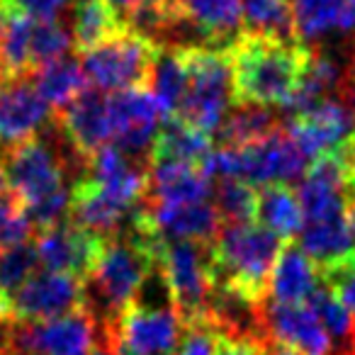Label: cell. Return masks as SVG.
<instances>
[{"mask_svg":"<svg viewBox=\"0 0 355 355\" xmlns=\"http://www.w3.org/2000/svg\"><path fill=\"white\" fill-rule=\"evenodd\" d=\"M348 85L355 90V46H353V54H350V64H348Z\"/></svg>","mask_w":355,"mask_h":355,"instance_id":"obj_45","label":"cell"},{"mask_svg":"<svg viewBox=\"0 0 355 355\" xmlns=\"http://www.w3.org/2000/svg\"><path fill=\"white\" fill-rule=\"evenodd\" d=\"M158 44L134 35L124 27L110 40L83 51V69L88 83L100 93H119L129 88H146Z\"/></svg>","mask_w":355,"mask_h":355,"instance_id":"obj_5","label":"cell"},{"mask_svg":"<svg viewBox=\"0 0 355 355\" xmlns=\"http://www.w3.org/2000/svg\"><path fill=\"white\" fill-rule=\"evenodd\" d=\"M90 355H112V353H110V350H107V345H105L103 340H98V345H95V348H93V353H90Z\"/></svg>","mask_w":355,"mask_h":355,"instance_id":"obj_47","label":"cell"},{"mask_svg":"<svg viewBox=\"0 0 355 355\" xmlns=\"http://www.w3.org/2000/svg\"><path fill=\"white\" fill-rule=\"evenodd\" d=\"M124 30L119 12L107 0H76L71 8V40L73 46L83 51L98 46L100 42L110 40Z\"/></svg>","mask_w":355,"mask_h":355,"instance_id":"obj_29","label":"cell"},{"mask_svg":"<svg viewBox=\"0 0 355 355\" xmlns=\"http://www.w3.org/2000/svg\"><path fill=\"white\" fill-rule=\"evenodd\" d=\"M214 193V209H217L222 224H251L256 222L258 190L243 183L239 178H224L219 180Z\"/></svg>","mask_w":355,"mask_h":355,"instance_id":"obj_33","label":"cell"},{"mask_svg":"<svg viewBox=\"0 0 355 355\" xmlns=\"http://www.w3.org/2000/svg\"><path fill=\"white\" fill-rule=\"evenodd\" d=\"M319 280L326 287L336 292L340 302L348 306V311L355 316V251L331 266L319 268Z\"/></svg>","mask_w":355,"mask_h":355,"instance_id":"obj_37","label":"cell"},{"mask_svg":"<svg viewBox=\"0 0 355 355\" xmlns=\"http://www.w3.org/2000/svg\"><path fill=\"white\" fill-rule=\"evenodd\" d=\"M0 355H20V353H10V350L3 345V340H0Z\"/></svg>","mask_w":355,"mask_h":355,"instance_id":"obj_48","label":"cell"},{"mask_svg":"<svg viewBox=\"0 0 355 355\" xmlns=\"http://www.w3.org/2000/svg\"><path fill=\"white\" fill-rule=\"evenodd\" d=\"M73 49V40H71L69 27L61 20H35L30 37V66L32 73L42 66L51 64V61L66 59V54Z\"/></svg>","mask_w":355,"mask_h":355,"instance_id":"obj_34","label":"cell"},{"mask_svg":"<svg viewBox=\"0 0 355 355\" xmlns=\"http://www.w3.org/2000/svg\"><path fill=\"white\" fill-rule=\"evenodd\" d=\"M12 8L25 12L27 17L42 22V20H56L61 10L69 6L71 0H8Z\"/></svg>","mask_w":355,"mask_h":355,"instance_id":"obj_39","label":"cell"},{"mask_svg":"<svg viewBox=\"0 0 355 355\" xmlns=\"http://www.w3.org/2000/svg\"><path fill=\"white\" fill-rule=\"evenodd\" d=\"M32 222L25 212V205L10 193H0V251L27 243L32 236Z\"/></svg>","mask_w":355,"mask_h":355,"instance_id":"obj_36","label":"cell"},{"mask_svg":"<svg viewBox=\"0 0 355 355\" xmlns=\"http://www.w3.org/2000/svg\"><path fill=\"white\" fill-rule=\"evenodd\" d=\"M66 158L46 141L44 137H35L6 151L8 190L22 205L42 202L66 188Z\"/></svg>","mask_w":355,"mask_h":355,"instance_id":"obj_8","label":"cell"},{"mask_svg":"<svg viewBox=\"0 0 355 355\" xmlns=\"http://www.w3.org/2000/svg\"><path fill=\"white\" fill-rule=\"evenodd\" d=\"M107 105V119H110V144L117 146L124 156H148L153 146V139L158 134V110L153 95L148 88H129L119 93L105 95Z\"/></svg>","mask_w":355,"mask_h":355,"instance_id":"obj_13","label":"cell"},{"mask_svg":"<svg viewBox=\"0 0 355 355\" xmlns=\"http://www.w3.org/2000/svg\"><path fill=\"white\" fill-rule=\"evenodd\" d=\"M263 338L297 348L304 355H334V343L306 304L261 302Z\"/></svg>","mask_w":355,"mask_h":355,"instance_id":"obj_16","label":"cell"},{"mask_svg":"<svg viewBox=\"0 0 355 355\" xmlns=\"http://www.w3.org/2000/svg\"><path fill=\"white\" fill-rule=\"evenodd\" d=\"M188 69V93L175 119L212 137L234 107V76L227 49L180 46Z\"/></svg>","mask_w":355,"mask_h":355,"instance_id":"obj_3","label":"cell"},{"mask_svg":"<svg viewBox=\"0 0 355 355\" xmlns=\"http://www.w3.org/2000/svg\"><path fill=\"white\" fill-rule=\"evenodd\" d=\"M100 340V326L88 309L37 324H6L3 345L20 355H90Z\"/></svg>","mask_w":355,"mask_h":355,"instance_id":"obj_7","label":"cell"},{"mask_svg":"<svg viewBox=\"0 0 355 355\" xmlns=\"http://www.w3.org/2000/svg\"><path fill=\"white\" fill-rule=\"evenodd\" d=\"M300 44L311 46L329 35L355 30V8L348 0H290Z\"/></svg>","mask_w":355,"mask_h":355,"instance_id":"obj_23","label":"cell"},{"mask_svg":"<svg viewBox=\"0 0 355 355\" xmlns=\"http://www.w3.org/2000/svg\"><path fill=\"white\" fill-rule=\"evenodd\" d=\"M8 190V173H6V158L0 156V193Z\"/></svg>","mask_w":355,"mask_h":355,"instance_id":"obj_44","label":"cell"},{"mask_svg":"<svg viewBox=\"0 0 355 355\" xmlns=\"http://www.w3.org/2000/svg\"><path fill=\"white\" fill-rule=\"evenodd\" d=\"M148 202L166 205H195L212 198V180L200 171V166L173 161L148 163Z\"/></svg>","mask_w":355,"mask_h":355,"instance_id":"obj_21","label":"cell"},{"mask_svg":"<svg viewBox=\"0 0 355 355\" xmlns=\"http://www.w3.org/2000/svg\"><path fill=\"white\" fill-rule=\"evenodd\" d=\"M295 243L302 248L304 256L314 261L316 268L331 266V263L340 261L355 251V239L350 234L345 212L319 219V222H306L302 232L297 234Z\"/></svg>","mask_w":355,"mask_h":355,"instance_id":"obj_25","label":"cell"},{"mask_svg":"<svg viewBox=\"0 0 355 355\" xmlns=\"http://www.w3.org/2000/svg\"><path fill=\"white\" fill-rule=\"evenodd\" d=\"M256 219L258 227L275 234L285 243L292 241L304 227L300 200H297V193L290 185H266V188H261L256 205Z\"/></svg>","mask_w":355,"mask_h":355,"instance_id":"obj_27","label":"cell"},{"mask_svg":"<svg viewBox=\"0 0 355 355\" xmlns=\"http://www.w3.org/2000/svg\"><path fill=\"white\" fill-rule=\"evenodd\" d=\"M56 127H59L61 137L69 144L71 151L80 161L88 163L95 156V151L107 146L112 139L105 95L100 90L88 88L69 107L56 112Z\"/></svg>","mask_w":355,"mask_h":355,"instance_id":"obj_17","label":"cell"},{"mask_svg":"<svg viewBox=\"0 0 355 355\" xmlns=\"http://www.w3.org/2000/svg\"><path fill=\"white\" fill-rule=\"evenodd\" d=\"M88 173L100 188H105L117 202H122L127 209H134L148 193V178L146 168L134 163L129 156H124L117 146L107 144L95 156L85 163Z\"/></svg>","mask_w":355,"mask_h":355,"instance_id":"obj_20","label":"cell"},{"mask_svg":"<svg viewBox=\"0 0 355 355\" xmlns=\"http://www.w3.org/2000/svg\"><path fill=\"white\" fill-rule=\"evenodd\" d=\"M37 266H40V258H37L35 243H20L0 251V292L6 302H10L15 292L35 275Z\"/></svg>","mask_w":355,"mask_h":355,"instance_id":"obj_35","label":"cell"},{"mask_svg":"<svg viewBox=\"0 0 355 355\" xmlns=\"http://www.w3.org/2000/svg\"><path fill=\"white\" fill-rule=\"evenodd\" d=\"M107 3L114 8V10L119 12V17H124V15H127V12H132L137 6H141L144 0H107Z\"/></svg>","mask_w":355,"mask_h":355,"instance_id":"obj_42","label":"cell"},{"mask_svg":"<svg viewBox=\"0 0 355 355\" xmlns=\"http://www.w3.org/2000/svg\"><path fill=\"white\" fill-rule=\"evenodd\" d=\"M306 166L309 161L282 127L243 148H232V178H239L253 188L290 185L304 175Z\"/></svg>","mask_w":355,"mask_h":355,"instance_id":"obj_9","label":"cell"},{"mask_svg":"<svg viewBox=\"0 0 355 355\" xmlns=\"http://www.w3.org/2000/svg\"><path fill=\"white\" fill-rule=\"evenodd\" d=\"M227 51L234 76V105L261 107H285L309 59V46L300 42L287 44L248 32Z\"/></svg>","mask_w":355,"mask_h":355,"instance_id":"obj_1","label":"cell"},{"mask_svg":"<svg viewBox=\"0 0 355 355\" xmlns=\"http://www.w3.org/2000/svg\"><path fill=\"white\" fill-rule=\"evenodd\" d=\"M0 324H8V302L0 292Z\"/></svg>","mask_w":355,"mask_h":355,"instance_id":"obj_46","label":"cell"},{"mask_svg":"<svg viewBox=\"0 0 355 355\" xmlns=\"http://www.w3.org/2000/svg\"><path fill=\"white\" fill-rule=\"evenodd\" d=\"M105 239L76 227L71 222H61L51 229H44L37 236V258L49 272H64L78 280H88L103 253Z\"/></svg>","mask_w":355,"mask_h":355,"instance_id":"obj_15","label":"cell"},{"mask_svg":"<svg viewBox=\"0 0 355 355\" xmlns=\"http://www.w3.org/2000/svg\"><path fill=\"white\" fill-rule=\"evenodd\" d=\"M319 285V268L302 253L295 241H287L268 277L266 302L272 304H304Z\"/></svg>","mask_w":355,"mask_h":355,"instance_id":"obj_22","label":"cell"},{"mask_svg":"<svg viewBox=\"0 0 355 355\" xmlns=\"http://www.w3.org/2000/svg\"><path fill=\"white\" fill-rule=\"evenodd\" d=\"M214 139L200 129L190 127L183 119H163L158 127V134L153 139V146L146 156V163L156 161H173L188 163V166H200L202 158L212 151Z\"/></svg>","mask_w":355,"mask_h":355,"instance_id":"obj_24","label":"cell"},{"mask_svg":"<svg viewBox=\"0 0 355 355\" xmlns=\"http://www.w3.org/2000/svg\"><path fill=\"white\" fill-rule=\"evenodd\" d=\"M282 246L285 241L256 222L222 224L217 239L209 243L214 285L232 287L251 302H263Z\"/></svg>","mask_w":355,"mask_h":355,"instance_id":"obj_2","label":"cell"},{"mask_svg":"<svg viewBox=\"0 0 355 355\" xmlns=\"http://www.w3.org/2000/svg\"><path fill=\"white\" fill-rule=\"evenodd\" d=\"M183 321L175 309H153L129 302L119 316L100 326V340L112 355H175Z\"/></svg>","mask_w":355,"mask_h":355,"instance_id":"obj_6","label":"cell"},{"mask_svg":"<svg viewBox=\"0 0 355 355\" xmlns=\"http://www.w3.org/2000/svg\"><path fill=\"white\" fill-rule=\"evenodd\" d=\"M146 214L163 241H195L209 246L222 229V219L212 202H151L146 207Z\"/></svg>","mask_w":355,"mask_h":355,"instance_id":"obj_19","label":"cell"},{"mask_svg":"<svg viewBox=\"0 0 355 355\" xmlns=\"http://www.w3.org/2000/svg\"><path fill=\"white\" fill-rule=\"evenodd\" d=\"M132 209L112 198L105 188H100L93 178L80 175L71 185L69 202V222L85 229L90 234H98L103 239H112L124 227Z\"/></svg>","mask_w":355,"mask_h":355,"instance_id":"obj_18","label":"cell"},{"mask_svg":"<svg viewBox=\"0 0 355 355\" xmlns=\"http://www.w3.org/2000/svg\"><path fill=\"white\" fill-rule=\"evenodd\" d=\"M348 3H350V6H353V8H355V0H348Z\"/></svg>","mask_w":355,"mask_h":355,"instance_id":"obj_49","label":"cell"},{"mask_svg":"<svg viewBox=\"0 0 355 355\" xmlns=\"http://www.w3.org/2000/svg\"><path fill=\"white\" fill-rule=\"evenodd\" d=\"M306 306L314 311L321 329L329 334L331 343H334V355H353L355 316L350 314L348 306L336 297V292L319 280L314 292L306 297Z\"/></svg>","mask_w":355,"mask_h":355,"instance_id":"obj_30","label":"cell"},{"mask_svg":"<svg viewBox=\"0 0 355 355\" xmlns=\"http://www.w3.org/2000/svg\"><path fill=\"white\" fill-rule=\"evenodd\" d=\"M178 22V46L229 49L243 35L241 0H173Z\"/></svg>","mask_w":355,"mask_h":355,"instance_id":"obj_12","label":"cell"},{"mask_svg":"<svg viewBox=\"0 0 355 355\" xmlns=\"http://www.w3.org/2000/svg\"><path fill=\"white\" fill-rule=\"evenodd\" d=\"M85 309V282L64 272H37L8 302L10 324H37Z\"/></svg>","mask_w":355,"mask_h":355,"instance_id":"obj_10","label":"cell"},{"mask_svg":"<svg viewBox=\"0 0 355 355\" xmlns=\"http://www.w3.org/2000/svg\"><path fill=\"white\" fill-rule=\"evenodd\" d=\"M146 85L161 110V117H175L188 93V69L180 46H158Z\"/></svg>","mask_w":355,"mask_h":355,"instance_id":"obj_26","label":"cell"},{"mask_svg":"<svg viewBox=\"0 0 355 355\" xmlns=\"http://www.w3.org/2000/svg\"><path fill=\"white\" fill-rule=\"evenodd\" d=\"M261 355H304V353H300L297 348H290V345H282V343H275V340L263 338V353Z\"/></svg>","mask_w":355,"mask_h":355,"instance_id":"obj_41","label":"cell"},{"mask_svg":"<svg viewBox=\"0 0 355 355\" xmlns=\"http://www.w3.org/2000/svg\"><path fill=\"white\" fill-rule=\"evenodd\" d=\"M241 20L248 35L270 37L287 44L300 42L290 0H241Z\"/></svg>","mask_w":355,"mask_h":355,"instance_id":"obj_32","label":"cell"},{"mask_svg":"<svg viewBox=\"0 0 355 355\" xmlns=\"http://www.w3.org/2000/svg\"><path fill=\"white\" fill-rule=\"evenodd\" d=\"M158 268L168 282L183 329L209 324V297H212L214 275L207 243L163 241Z\"/></svg>","mask_w":355,"mask_h":355,"instance_id":"obj_4","label":"cell"},{"mask_svg":"<svg viewBox=\"0 0 355 355\" xmlns=\"http://www.w3.org/2000/svg\"><path fill=\"white\" fill-rule=\"evenodd\" d=\"M261 353H263V338L219 334L217 355H261Z\"/></svg>","mask_w":355,"mask_h":355,"instance_id":"obj_40","label":"cell"},{"mask_svg":"<svg viewBox=\"0 0 355 355\" xmlns=\"http://www.w3.org/2000/svg\"><path fill=\"white\" fill-rule=\"evenodd\" d=\"M345 219H348L350 234H353V239H355V200H350V202L345 205Z\"/></svg>","mask_w":355,"mask_h":355,"instance_id":"obj_43","label":"cell"},{"mask_svg":"<svg viewBox=\"0 0 355 355\" xmlns=\"http://www.w3.org/2000/svg\"><path fill=\"white\" fill-rule=\"evenodd\" d=\"M306 161L326 151L345 146L355 139V107L340 98H329L295 117H285L280 124Z\"/></svg>","mask_w":355,"mask_h":355,"instance_id":"obj_11","label":"cell"},{"mask_svg":"<svg viewBox=\"0 0 355 355\" xmlns=\"http://www.w3.org/2000/svg\"><path fill=\"white\" fill-rule=\"evenodd\" d=\"M219 331L209 324L188 326L183 329L175 355H217Z\"/></svg>","mask_w":355,"mask_h":355,"instance_id":"obj_38","label":"cell"},{"mask_svg":"<svg viewBox=\"0 0 355 355\" xmlns=\"http://www.w3.org/2000/svg\"><path fill=\"white\" fill-rule=\"evenodd\" d=\"M56 112L37 95L30 78H0V148L10 151L51 127Z\"/></svg>","mask_w":355,"mask_h":355,"instance_id":"obj_14","label":"cell"},{"mask_svg":"<svg viewBox=\"0 0 355 355\" xmlns=\"http://www.w3.org/2000/svg\"><path fill=\"white\" fill-rule=\"evenodd\" d=\"M280 127L275 112L270 107H261V105H234L219 129L214 132L217 137V146L227 148H243L248 144L258 141V139L268 137L270 132Z\"/></svg>","mask_w":355,"mask_h":355,"instance_id":"obj_31","label":"cell"},{"mask_svg":"<svg viewBox=\"0 0 355 355\" xmlns=\"http://www.w3.org/2000/svg\"><path fill=\"white\" fill-rule=\"evenodd\" d=\"M37 95L49 105L51 110L61 112L69 107L73 100L88 90V78L76 59H59L37 69L30 76Z\"/></svg>","mask_w":355,"mask_h":355,"instance_id":"obj_28","label":"cell"}]
</instances>
